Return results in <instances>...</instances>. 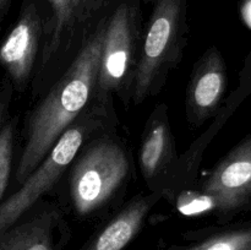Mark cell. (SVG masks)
I'll list each match as a JSON object with an SVG mask.
<instances>
[{"mask_svg":"<svg viewBox=\"0 0 251 250\" xmlns=\"http://www.w3.org/2000/svg\"><path fill=\"white\" fill-rule=\"evenodd\" d=\"M107 17L69 68L26 113L22 129L24 144L14 173L17 185H21L63 132L92 102Z\"/></svg>","mask_w":251,"mask_h":250,"instance_id":"cell-1","label":"cell"},{"mask_svg":"<svg viewBox=\"0 0 251 250\" xmlns=\"http://www.w3.org/2000/svg\"><path fill=\"white\" fill-rule=\"evenodd\" d=\"M115 109L91 102L19 189L0 202V233L55 188L85 144L102 132L115 130Z\"/></svg>","mask_w":251,"mask_h":250,"instance_id":"cell-2","label":"cell"},{"mask_svg":"<svg viewBox=\"0 0 251 250\" xmlns=\"http://www.w3.org/2000/svg\"><path fill=\"white\" fill-rule=\"evenodd\" d=\"M50 14L46 20L44 41L31 83L38 100L69 68L81 49L112 10L110 0H46Z\"/></svg>","mask_w":251,"mask_h":250,"instance_id":"cell-3","label":"cell"},{"mask_svg":"<svg viewBox=\"0 0 251 250\" xmlns=\"http://www.w3.org/2000/svg\"><path fill=\"white\" fill-rule=\"evenodd\" d=\"M130 156L114 135L104 131L80 150L68 169L69 201L78 217H90L107 207L125 188Z\"/></svg>","mask_w":251,"mask_h":250,"instance_id":"cell-4","label":"cell"},{"mask_svg":"<svg viewBox=\"0 0 251 250\" xmlns=\"http://www.w3.org/2000/svg\"><path fill=\"white\" fill-rule=\"evenodd\" d=\"M185 11V0H154L132 82L134 105L158 95L180 64L188 43Z\"/></svg>","mask_w":251,"mask_h":250,"instance_id":"cell-5","label":"cell"},{"mask_svg":"<svg viewBox=\"0 0 251 250\" xmlns=\"http://www.w3.org/2000/svg\"><path fill=\"white\" fill-rule=\"evenodd\" d=\"M142 33L136 4L122 1L113 7L105 20L93 103L109 109H114L115 98L125 105L131 103Z\"/></svg>","mask_w":251,"mask_h":250,"instance_id":"cell-6","label":"cell"},{"mask_svg":"<svg viewBox=\"0 0 251 250\" xmlns=\"http://www.w3.org/2000/svg\"><path fill=\"white\" fill-rule=\"evenodd\" d=\"M183 194H191L198 206L194 213L205 211L229 213L250 203L251 135L228 152L198 188Z\"/></svg>","mask_w":251,"mask_h":250,"instance_id":"cell-7","label":"cell"},{"mask_svg":"<svg viewBox=\"0 0 251 250\" xmlns=\"http://www.w3.org/2000/svg\"><path fill=\"white\" fill-rule=\"evenodd\" d=\"M47 16L33 0H24L16 22L0 43V66L15 92L31 87L44 41Z\"/></svg>","mask_w":251,"mask_h":250,"instance_id":"cell-8","label":"cell"},{"mask_svg":"<svg viewBox=\"0 0 251 250\" xmlns=\"http://www.w3.org/2000/svg\"><path fill=\"white\" fill-rule=\"evenodd\" d=\"M70 239L63 208L41 199L0 233V250H65Z\"/></svg>","mask_w":251,"mask_h":250,"instance_id":"cell-9","label":"cell"},{"mask_svg":"<svg viewBox=\"0 0 251 250\" xmlns=\"http://www.w3.org/2000/svg\"><path fill=\"white\" fill-rule=\"evenodd\" d=\"M178 159L168 107L161 103L150 114L140 142L139 167L149 191L162 194Z\"/></svg>","mask_w":251,"mask_h":250,"instance_id":"cell-10","label":"cell"},{"mask_svg":"<svg viewBox=\"0 0 251 250\" xmlns=\"http://www.w3.org/2000/svg\"><path fill=\"white\" fill-rule=\"evenodd\" d=\"M227 87V68L217 47H210L191 71L185 95V114L199 127L218 113Z\"/></svg>","mask_w":251,"mask_h":250,"instance_id":"cell-11","label":"cell"},{"mask_svg":"<svg viewBox=\"0 0 251 250\" xmlns=\"http://www.w3.org/2000/svg\"><path fill=\"white\" fill-rule=\"evenodd\" d=\"M162 199V194L156 191L132 198L78 250H124L139 234L152 208Z\"/></svg>","mask_w":251,"mask_h":250,"instance_id":"cell-12","label":"cell"},{"mask_svg":"<svg viewBox=\"0 0 251 250\" xmlns=\"http://www.w3.org/2000/svg\"><path fill=\"white\" fill-rule=\"evenodd\" d=\"M17 124L19 118H9L0 131V202L9 186L10 176L14 168Z\"/></svg>","mask_w":251,"mask_h":250,"instance_id":"cell-13","label":"cell"},{"mask_svg":"<svg viewBox=\"0 0 251 250\" xmlns=\"http://www.w3.org/2000/svg\"><path fill=\"white\" fill-rule=\"evenodd\" d=\"M171 250H251V229H237L211 235L189 247Z\"/></svg>","mask_w":251,"mask_h":250,"instance_id":"cell-14","label":"cell"},{"mask_svg":"<svg viewBox=\"0 0 251 250\" xmlns=\"http://www.w3.org/2000/svg\"><path fill=\"white\" fill-rule=\"evenodd\" d=\"M251 92V53L245 60L244 68H243L242 73H240L239 78V87L230 95L227 102L225 103L223 109H228L227 112L232 114L235 110V108L242 103V100L247 97Z\"/></svg>","mask_w":251,"mask_h":250,"instance_id":"cell-15","label":"cell"},{"mask_svg":"<svg viewBox=\"0 0 251 250\" xmlns=\"http://www.w3.org/2000/svg\"><path fill=\"white\" fill-rule=\"evenodd\" d=\"M14 93L15 90L11 82L5 76L0 82V131L9 119V112L12 98H14Z\"/></svg>","mask_w":251,"mask_h":250,"instance_id":"cell-16","label":"cell"},{"mask_svg":"<svg viewBox=\"0 0 251 250\" xmlns=\"http://www.w3.org/2000/svg\"><path fill=\"white\" fill-rule=\"evenodd\" d=\"M10 4H11V0H0V28H1V24L5 19V15L9 11Z\"/></svg>","mask_w":251,"mask_h":250,"instance_id":"cell-17","label":"cell"},{"mask_svg":"<svg viewBox=\"0 0 251 250\" xmlns=\"http://www.w3.org/2000/svg\"><path fill=\"white\" fill-rule=\"evenodd\" d=\"M248 9H247V12H248V15H249L250 16V21H251V2H249V5H248Z\"/></svg>","mask_w":251,"mask_h":250,"instance_id":"cell-18","label":"cell"}]
</instances>
